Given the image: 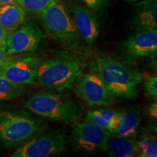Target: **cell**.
Returning <instances> with one entry per match:
<instances>
[{"instance_id": "obj_3", "label": "cell", "mask_w": 157, "mask_h": 157, "mask_svg": "<svg viewBox=\"0 0 157 157\" xmlns=\"http://www.w3.org/2000/svg\"><path fill=\"white\" fill-rule=\"evenodd\" d=\"M31 112L53 122L72 123L77 120L84 111L81 102L53 91H39L24 102Z\"/></svg>"}, {"instance_id": "obj_2", "label": "cell", "mask_w": 157, "mask_h": 157, "mask_svg": "<svg viewBox=\"0 0 157 157\" xmlns=\"http://www.w3.org/2000/svg\"><path fill=\"white\" fill-rule=\"evenodd\" d=\"M82 72V60L78 55L62 51L48 60L40 62L36 80L46 89L60 93L72 89Z\"/></svg>"}, {"instance_id": "obj_23", "label": "cell", "mask_w": 157, "mask_h": 157, "mask_svg": "<svg viewBox=\"0 0 157 157\" xmlns=\"http://www.w3.org/2000/svg\"><path fill=\"white\" fill-rule=\"evenodd\" d=\"M146 113L148 116V118L152 121H156L157 119V103L156 101L150 103L146 107Z\"/></svg>"}, {"instance_id": "obj_10", "label": "cell", "mask_w": 157, "mask_h": 157, "mask_svg": "<svg viewBox=\"0 0 157 157\" xmlns=\"http://www.w3.org/2000/svg\"><path fill=\"white\" fill-rule=\"evenodd\" d=\"M39 63V59L34 57L15 58L0 67V76L22 85L34 84Z\"/></svg>"}, {"instance_id": "obj_27", "label": "cell", "mask_w": 157, "mask_h": 157, "mask_svg": "<svg viewBox=\"0 0 157 157\" xmlns=\"http://www.w3.org/2000/svg\"><path fill=\"white\" fill-rule=\"evenodd\" d=\"M13 3H17V0H0V5Z\"/></svg>"}, {"instance_id": "obj_26", "label": "cell", "mask_w": 157, "mask_h": 157, "mask_svg": "<svg viewBox=\"0 0 157 157\" xmlns=\"http://www.w3.org/2000/svg\"><path fill=\"white\" fill-rule=\"evenodd\" d=\"M149 59H150V63H149V66L154 71L156 72L157 70V49L153 51L149 54Z\"/></svg>"}, {"instance_id": "obj_6", "label": "cell", "mask_w": 157, "mask_h": 157, "mask_svg": "<svg viewBox=\"0 0 157 157\" xmlns=\"http://www.w3.org/2000/svg\"><path fill=\"white\" fill-rule=\"evenodd\" d=\"M66 143V134L61 129H53L36 134L10 155L13 157H50L60 155Z\"/></svg>"}, {"instance_id": "obj_21", "label": "cell", "mask_w": 157, "mask_h": 157, "mask_svg": "<svg viewBox=\"0 0 157 157\" xmlns=\"http://www.w3.org/2000/svg\"><path fill=\"white\" fill-rule=\"evenodd\" d=\"M144 93L146 97L156 100L157 98V77L156 75L149 76L143 83Z\"/></svg>"}, {"instance_id": "obj_9", "label": "cell", "mask_w": 157, "mask_h": 157, "mask_svg": "<svg viewBox=\"0 0 157 157\" xmlns=\"http://www.w3.org/2000/svg\"><path fill=\"white\" fill-rule=\"evenodd\" d=\"M44 37L42 29L34 20L29 19L21 26L9 33L6 52L10 56L33 52L38 48Z\"/></svg>"}, {"instance_id": "obj_7", "label": "cell", "mask_w": 157, "mask_h": 157, "mask_svg": "<svg viewBox=\"0 0 157 157\" xmlns=\"http://www.w3.org/2000/svg\"><path fill=\"white\" fill-rule=\"evenodd\" d=\"M111 132L95 124L83 121L76 124L71 135L74 150L83 156H93L106 151Z\"/></svg>"}, {"instance_id": "obj_4", "label": "cell", "mask_w": 157, "mask_h": 157, "mask_svg": "<svg viewBox=\"0 0 157 157\" xmlns=\"http://www.w3.org/2000/svg\"><path fill=\"white\" fill-rule=\"evenodd\" d=\"M41 127V121L25 110L0 109V144L4 147L22 145Z\"/></svg>"}, {"instance_id": "obj_20", "label": "cell", "mask_w": 157, "mask_h": 157, "mask_svg": "<svg viewBox=\"0 0 157 157\" xmlns=\"http://www.w3.org/2000/svg\"><path fill=\"white\" fill-rule=\"evenodd\" d=\"M54 1L60 0H17V3L21 5L25 12L39 14Z\"/></svg>"}, {"instance_id": "obj_25", "label": "cell", "mask_w": 157, "mask_h": 157, "mask_svg": "<svg viewBox=\"0 0 157 157\" xmlns=\"http://www.w3.org/2000/svg\"><path fill=\"white\" fill-rule=\"evenodd\" d=\"M8 31L5 30L2 27L0 26V48L6 50L7 47V40L9 34Z\"/></svg>"}, {"instance_id": "obj_11", "label": "cell", "mask_w": 157, "mask_h": 157, "mask_svg": "<svg viewBox=\"0 0 157 157\" xmlns=\"http://www.w3.org/2000/svg\"><path fill=\"white\" fill-rule=\"evenodd\" d=\"M68 11L79 36L88 45L93 44L99 36L100 26L92 11L74 2H69Z\"/></svg>"}, {"instance_id": "obj_18", "label": "cell", "mask_w": 157, "mask_h": 157, "mask_svg": "<svg viewBox=\"0 0 157 157\" xmlns=\"http://www.w3.org/2000/svg\"><path fill=\"white\" fill-rule=\"evenodd\" d=\"M137 156L156 157L157 156L156 137L150 134L143 135L136 141Z\"/></svg>"}, {"instance_id": "obj_1", "label": "cell", "mask_w": 157, "mask_h": 157, "mask_svg": "<svg viewBox=\"0 0 157 157\" xmlns=\"http://www.w3.org/2000/svg\"><path fill=\"white\" fill-rule=\"evenodd\" d=\"M88 70L98 76L116 96L133 100L138 96V85L143 75L113 57L98 51L87 65Z\"/></svg>"}, {"instance_id": "obj_15", "label": "cell", "mask_w": 157, "mask_h": 157, "mask_svg": "<svg viewBox=\"0 0 157 157\" xmlns=\"http://www.w3.org/2000/svg\"><path fill=\"white\" fill-rule=\"evenodd\" d=\"M105 151L111 157L137 156L136 140L132 137L121 136L111 132Z\"/></svg>"}, {"instance_id": "obj_16", "label": "cell", "mask_w": 157, "mask_h": 157, "mask_svg": "<svg viewBox=\"0 0 157 157\" xmlns=\"http://www.w3.org/2000/svg\"><path fill=\"white\" fill-rule=\"evenodd\" d=\"M25 17V11L17 3L0 5V26L8 32L21 26Z\"/></svg>"}, {"instance_id": "obj_12", "label": "cell", "mask_w": 157, "mask_h": 157, "mask_svg": "<svg viewBox=\"0 0 157 157\" xmlns=\"http://www.w3.org/2000/svg\"><path fill=\"white\" fill-rule=\"evenodd\" d=\"M122 50L129 58H145L157 49V31H137L121 44Z\"/></svg>"}, {"instance_id": "obj_22", "label": "cell", "mask_w": 157, "mask_h": 157, "mask_svg": "<svg viewBox=\"0 0 157 157\" xmlns=\"http://www.w3.org/2000/svg\"><path fill=\"white\" fill-rule=\"evenodd\" d=\"M82 2L88 8L95 12L101 10L108 3V0H82Z\"/></svg>"}, {"instance_id": "obj_8", "label": "cell", "mask_w": 157, "mask_h": 157, "mask_svg": "<svg viewBox=\"0 0 157 157\" xmlns=\"http://www.w3.org/2000/svg\"><path fill=\"white\" fill-rule=\"evenodd\" d=\"M76 97L91 105L110 106L115 103L117 96L111 93L95 74L82 72L72 88Z\"/></svg>"}, {"instance_id": "obj_19", "label": "cell", "mask_w": 157, "mask_h": 157, "mask_svg": "<svg viewBox=\"0 0 157 157\" xmlns=\"http://www.w3.org/2000/svg\"><path fill=\"white\" fill-rule=\"evenodd\" d=\"M25 85L15 84L0 76V101H10L22 95Z\"/></svg>"}, {"instance_id": "obj_17", "label": "cell", "mask_w": 157, "mask_h": 157, "mask_svg": "<svg viewBox=\"0 0 157 157\" xmlns=\"http://www.w3.org/2000/svg\"><path fill=\"white\" fill-rule=\"evenodd\" d=\"M119 111L109 109H99L89 111L84 117V121L97 124L98 126L113 133L117 127Z\"/></svg>"}, {"instance_id": "obj_5", "label": "cell", "mask_w": 157, "mask_h": 157, "mask_svg": "<svg viewBox=\"0 0 157 157\" xmlns=\"http://www.w3.org/2000/svg\"><path fill=\"white\" fill-rule=\"evenodd\" d=\"M46 34L70 50L79 45L77 29L69 11L60 1H54L39 13Z\"/></svg>"}, {"instance_id": "obj_14", "label": "cell", "mask_w": 157, "mask_h": 157, "mask_svg": "<svg viewBox=\"0 0 157 157\" xmlns=\"http://www.w3.org/2000/svg\"><path fill=\"white\" fill-rule=\"evenodd\" d=\"M141 111L137 106L129 107L119 111L114 134L135 138L141 122Z\"/></svg>"}, {"instance_id": "obj_24", "label": "cell", "mask_w": 157, "mask_h": 157, "mask_svg": "<svg viewBox=\"0 0 157 157\" xmlns=\"http://www.w3.org/2000/svg\"><path fill=\"white\" fill-rule=\"evenodd\" d=\"M16 58L13 56H10L6 52V50H4L0 48V67L6 65L8 63L11 62L12 60Z\"/></svg>"}, {"instance_id": "obj_13", "label": "cell", "mask_w": 157, "mask_h": 157, "mask_svg": "<svg viewBox=\"0 0 157 157\" xmlns=\"http://www.w3.org/2000/svg\"><path fill=\"white\" fill-rule=\"evenodd\" d=\"M132 28L137 31L156 30V0H145L137 5L132 21Z\"/></svg>"}, {"instance_id": "obj_28", "label": "cell", "mask_w": 157, "mask_h": 157, "mask_svg": "<svg viewBox=\"0 0 157 157\" xmlns=\"http://www.w3.org/2000/svg\"><path fill=\"white\" fill-rule=\"evenodd\" d=\"M125 1H127V2H137V1H139V0H125Z\"/></svg>"}]
</instances>
